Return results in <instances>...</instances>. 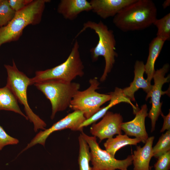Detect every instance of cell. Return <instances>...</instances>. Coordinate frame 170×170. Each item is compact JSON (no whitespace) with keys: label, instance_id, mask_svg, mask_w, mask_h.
<instances>
[{"label":"cell","instance_id":"cell-1","mask_svg":"<svg viewBox=\"0 0 170 170\" xmlns=\"http://www.w3.org/2000/svg\"><path fill=\"white\" fill-rule=\"evenodd\" d=\"M157 9L151 0H135L113 18L115 26L123 32L143 30L157 19Z\"/></svg>","mask_w":170,"mask_h":170},{"label":"cell","instance_id":"cell-2","mask_svg":"<svg viewBox=\"0 0 170 170\" xmlns=\"http://www.w3.org/2000/svg\"><path fill=\"white\" fill-rule=\"evenodd\" d=\"M49 0H32L22 9L16 12L6 26L0 27V47L3 44L18 40L25 28L41 22L46 4Z\"/></svg>","mask_w":170,"mask_h":170},{"label":"cell","instance_id":"cell-3","mask_svg":"<svg viewBox=\"0 0 170 170\" xmlns=\"http://www.w3.org/2000/svg\"><path fill=\"white\" fill-rule=\"evenodd\" d=\"M87 29L93 30L98 37V43L90 49V52L93 62L97 61L100 56L104 58L105 66L100 79V81L103 82L111 72L115 62V57L117 56L116 51V42L114 32L101 20L98 23L88 21L83 24V27L75 38Z\"/></svg>","mask_w":170,"mask_h":170},{"label":"cell","instance_id":"cell-4","mask_svg":"<svg viewBox=\"0 0 170 170\" xmlns=\"http://www.w3.org/2000/svg\"><path fill=\"white\" fill-rule=\"evenodd\" d=\"M33 85L50 101L52 120L57 112L65 110L69 107L73 97L80 88L79 83L58 79L44 80Z\"/></svg>","mask_w":170,"mask_h":170},{"label":"cell","instance_id":"cell-5","mask_svg":"<svg viewBox=\"0 0 170 170\" xmlns=\"http://www.w3.org/2000/svg\"><path fill=\"white\" fill-rule=\"evenodd\" d=\"M78 41H75L68 58L63 63L51 69L36 72L34 77L30 78L31 85L39 82L58 79L68 82L84 75V66L81 59Z\"/></svg>","mask_w":170,"mask_h":170},{"label":"cell","instance_id":"cell-6","mask_svg":"<svg viewBox=\"0 0 170 170\" xmlns=\"http://www.w3.org/2000/svg\"><path fill=\"white\" fill-rule=\"evenodd\" d=\"M4 66L8 75L6 86L23 105L26 116L33 124L35 132L40 129H45L46 124L33 111L28 103L27 91L28 86L31 85L30 78L18 70L14 60L12 65H5Z\"/></svg>","mask_w":170,"mask_h":170},{"label":"cell","instance_id":"cell-7","mask_svg":"<svg viewBox=\"0 0 170 170\" xmlns=\"http://www.w3.org/2000/svg\"><path fill=\"white\" fill-rule=\"evenodd\" d=\"M90 85L86 90L78 91L73 97L69 107L74 111L83 113L86 119H89L99 110L101 106L110 101V94H102L97 92L99 82L97 77L89 80Z\"/></svg>","mask_w":170,"mask_h":170},{"label":"cell","instance_id":"cell-8","mask_svg":"<svg viewBox=\"0 0 170 170\" xmlns=\"http://www.w3.org/2000/svg\"><path fill=\"white\" fill-rule=\"evenodd\" d=\"M81 134L88 144L90 150L91 170H128L132 164V155L126 159H116L106 150L102 149L97 141V138L87 135L83 131Z\"/></svg>","mask_w":170,"mask_h":170},{"label":"cell","instance_id":"cell-9","mask_svg":"<svg viewBox=\"0 0 170 170\" xmlns=\"http://www.w3.org/2000/svg\"><path fill=\"white\" fill-rule=\"evenodd\" d=\"M86 120L82 112L78 110L74 111L54 123L48 128L40 131L20 154L38 144L44 146L47 139L54 132L67 129L73 131L82 132L83 128H80V126Z\"/></svg>","mask_w":170,"mask_h":170},{"label":"cell","instance_id":"cell-10","mask_svg":"<svg viewBox=\"0 0 170 170\" xmlns=\"http://www.w3.org/2000/svg\"><path fill=\"white\" fill-rule=\"evenodd\" d=\"M169 67V64H165L162 68L155 71L153 77L154 84L149 97V98H151L152 106L148 113V116L151 121V132L155 130L156 122L162 113L161 107L162 103L160 102L161 96L165 94H169V90L162 91V88L165 83L169 82L170 75L166 77L165 76Z\"/></svg>","mask_w":170,"mask_h":170},{"label":"cell","instance_id":"cell-11","mask_svg":"<svg viewBox=\"0 0 170 170\" xmlns=\"http://www.w3.org/2000/svg\"><path fill=\"white\" fill-rule=\"evenodd\" d=\"M122 122L123 118L120 113L108 111L100 121L93 124L90 132L93 136L98 138L100 142L113 138L115 135L122 134L121 125Z\"/></svg>","mask_w":170,"mask_h":170},{"label":"cell","instance_id":"cell-12","mask_svg":"<svg viewBox=\"0 0 170 170\" xmlns=\"http://www.w3.org/2000/svg\"><path fill=\"white\" fill-rule=\"evenodd\" d=\"M148 108L146 104L143 105L135 114V116L132 120L122 122L121 129L128 136H134L145 143L148 137L146 132L145 121L148 116Z\"/></svg>","mask_w":170,"mask_h":170},{"label":"cell","instance_id":"cell-13","mask_svg":"<svg viewBox=\"0 0 170 170\" xmlns=\"http://www.w3.org/2000/svg\"><path fill=\"white\" fill-rule=\"evenodd\" d=\"M135 0H91L92 11L100 18L114 17L122 9Z\"/></svg>","mask_w":170,"mask_h":170},{"label":"cell","instance_id":"cell-14","mask_svg":"<svg viewBox=\"0 0 170 170\" xmlns=\"http://www.w3.org/2000/svg\"><path fill=\"white\" fill-rule=\"evenodd\" d=\"M134 69V79L129 87L122 89L123 94L130 100L134 101L135 93L139 89L141 88L147 93L145 99V100H147L152 88L153 85L144 77V74L145 72L144 62L141 61H136Z\"/></svg>","mask_w":170,"mask_h":170},{"label":"cell","instance_id":"cell-15","mask_svg":"<svg viewBox=\"0 0 170 170\" xmlns=\"http://www.w3.org/2000/svg\"><path fill=\"white\" fill-rule=\"evenodd\" d=\"M92 10L89 2L86 0H61L57 11L65 19L72 20L82 12Z\"/></svg>","mask_w":170,"mask_h":170},{"label":"cell","instance_id":"cell-16","mask_svg":"<svg viewBox=\"0 0 170 170\" xmlns=\"http://www.w3.org/2000/svg\"><path fill=\"white\" fill-rule=\"evenodd\" d=\"M109 94L111 95V97L109 104L106 106L101 108L90 118L86 119L81 125L80 128H83L84 127L95 123L98 120L102 117L110 109L121 102L127 103L131 105L133 109L134 113L138 110V108L136 107L132 103L129 99L124 95L122 89L116 87L114 91L109 93Z\"/></svg>","mask_w":170,"mask_h":170},{"label":"cell","instance_id":"cell-17","mask_svg":"<svg viewBox=\"0 0 170 170\" xmlns=\"http://www.w3.org/2000/svg\"><path fill=\"white\" fill-rule=\"evenodd\" d=\"M154 136L148 137L143 147L137 146L132 155L133 170H150L149 164L152 155Z\"/></svg>","mask_w":170,"mask_h":170},{"label":"cell","instance_id":"cell-18","mask_svg":"<svg viewBox=\"0 0 170 170\" xmlns=\"http://www.w3.org/2000/svg\"><path fill=\"white\" fill-rule=\"evenodd\" d=\"M165 41L156 37L150 42L149 47V54L144 65L145 72L147 75L146 80L150 83L155 72V64L163 47Z\"/></svg>","mask_w":170,"mask_h":170},{"label":"cell","instance_id":"cell-19","mask_svg":"<svg viewBox=\"0 0 170 170\" xmlns=\"http://www.w3.org/2000/svg\"><path fill=\"white\" fill-rule=\"evenodd\" d=\"M13 111L19 114L28 120L26 115L21 110L17 99L10 90L6 86L0 88V110Z\"/></svg>","mask_w":170,"mask_h":170},{"label":"cell","instance_id":"cell-20","mask_svg":"<svg viewBox=\"0 0 170 170\" xmlns=\"http://www.w3.org/2000/svg\"><path fill=\"white\" fill-rule=\"evenodd\" d=\"M141 142L136 138H131L126 134H118L115 138L108 139L104 143L105 150L115 157L116 152L122 147L128 145H137Z\"/></svg>","mask_w":170,"mask_h":170},{"label":"cell","instance_id":"cell-21","mask_svg":"<svg viewBox=\"0 0 170 170\" xmlns=\"http://www.w3.org/2000/svg\"><path fill=\"white\" fill-rule=\"evenodd\" d=\"M78 139L79 152L78 161L79 170H91V167L89 165L91 161L89 147L81 133Z\"/></svg>","mask_w":170,"mask_h":170},{"label":"cell","instance_id":"cell-22","mask_svg":"<svg viewBox=\"0 0 170 170\" xmlns=\"http://www.w3.org/2000/svg\"><path fill=\"white\" fill-rule=\"evenodd\" d=\"M157 29L156 37L165 42L170 39V13L162 18L157 19L153 24Z\"/></svg>","mask_w":170,"mask_h":170},{"label":"cell","instance_id":"cell-23","mask_svg":"<svg viewBox=\"0 0 170 170\" xmlns=\"http://www.w3.org/2000/svg\"><path fill=\"white\" fill-rule=\"evenodd\" d=\"M169 151H170V130L162 134L157 143L152 147L153 157L158 158Z\"/></svg>","mask_w":170,"mask_h":170},{"label":"cell","instance_id":"cell-24","mask_svg":"<svg viewBox=\"0 0 170 170\" xmlns=\"http://www.w3.org/2000/svg\"><path fill=\"white\" fill-rule=\"evenodd\" d=\"M16 12L10 7L8 0L0 3V27L7 25L14 18Z\"/></svg>","mask_w":170,"mask_h":170},{"label":"cell","instance_id":"cell-25","mask_svg":"<svg viewBox=\"0 0 170 170\" xmlns=\"http://www.w3.org/2000/svg\"><path fill=\"white\" fill-rule=\"evenodd\" d=\"M155 164V170H169L170 168V151L162 154Z\"/></svg>","mask_w":170,"mask_h":170},{"label":"cell","instance_id":"cell-26","mask_svg":"<svg viewBox=\"0 0 170 170\" xmlns=\"http://www.w3.org/2000/svg\"><path fill=\"white\" fill-rule=\"evenodd\" d=\"M19 140L8 135L0 125V150L5 146L18 144Z\"/></svg>","mask_w":170,"mask_h":170},{"label":"cell","instance_id":"cell-27","mask_svg":"<svg viewBox=\"0 0 170 170\" xmlns=\"http://www.w3.org/2000/svg\"><path fill=\"white\" fill-rule=\"evenodd\" d=\"M32 0H8L11 8L16 12L23 8Z\"/></svg>","mask_w":170,"mask_h":170},{"label":"cell","instance_id":"cell-28","mask_svg":"<svg viewBox=\"0 0 170 170\" xmlns=\"http://www.w3.org/2000/svg\"><path fill=\"white\" fill-rule=\"evenodd\" d=\"M161 115L162 116L163 119V123L162 128L160 130V132L162 133L165 130H170V110H169V112L166 116L164 115L162 112Z\"/></svg>","mask_w":170,"mask_h":170},{"label":"cell","instance_id":"cell-29","mask_svg":"<svg viewBox=\"0 0 170 170\" xmlns=\"http://www.w3.org/2000/svg\"><path fill=\"white\" fill-rule=\"evenodd\" d=\"M170 1L169 0H167L164 1L162 4V7L163 8H165L169 6L170 4Z\"/></svg>","mask_w":170,"mask_h":170},{"label":"cell","instance_id":"cell-30","mask_svg":"<svg viewBox=\"0 0 170 170\" xmlns=\"http://www.w3.org/2000/svg\"><path fill=\"white\" fill-rule=\"evenodd\" d=\"M1 1V0H0V3Z\"/></svg>","mask_w":170,"mask_h":170},{"label":"cell","instance_id":"cell-31","mask_svg":"<svg viewBox=\"0 0 170 170\" xmlns=\"http://www.w3.org/2000/svg\"></svg>","mask_w":170,"mask_h":170},{"label":"cell","instance_id":"cell-32","mask_svg":"<svg viewBox=\"0 0 170 170\" xmlns=\"http://www.w3.org/2000/svg\"></svg>","mask_w":170,"mask_h":170}]
</instances>
